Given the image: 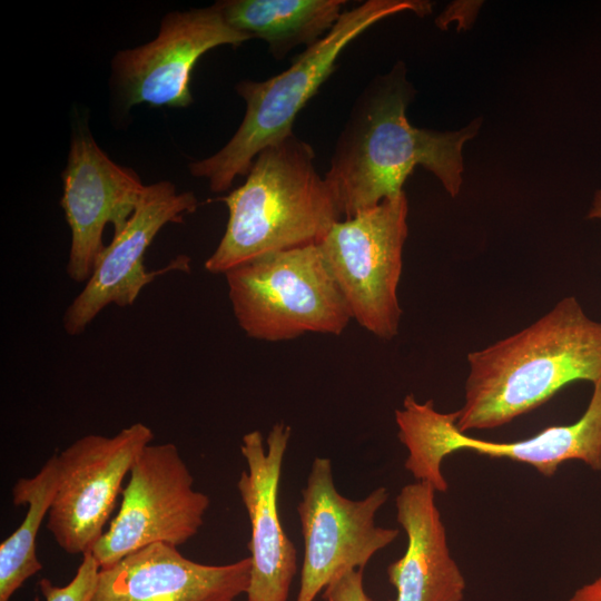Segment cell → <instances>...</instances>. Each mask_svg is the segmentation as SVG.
<instances>
[{
    "instance_id": "ffe728a7",
    "label": "cell",
    "mask_w": 601,
    "mask_h": 601,
    "mask_svg": "<svg viewBox=\"0 0 601 601\" xmlns=\"http://www.w3.org/2000/svg\"><path fill=\"white\" fill-rule=\"evenodd\" d=\"M326 601H373L364 589L363 570L348 569L338 573L324 589Z\"/></svg>"
},
{
    "instance_id": "e0dca14e",
    "label": "cell",
    "mask_w": 601,
    "mask_h": 601,
    "mask_svg": "<svg viewBox=\"0 0 601 601\" xmlns=\"http://www.w3.org/2000/svg\"><path fill=\"white\" fill-rule=\"evenodd\" d=\"M343 0H227L216 2L234 29L268 43L283 59L297 46H313L342 16Z\"/></svg>"
},
{
    "instance_id": "4fadbf2b",
    "label": "cell",
    "mask_w": 601,
    "mask_h": 601,
    "mask_svg": "<svg viewBox=\"0 0 601 601\" xmlns=\"http://www.w3.org/2000/svg\"><path fill=\"white\" fill-rule=\"evenodd\" d=\"M61 207L71 230L67 274L86 283L102 250L106 226L119 233L132 216L146 188L130 168L114 162L87 128L73 131L62 173Z\"/></svg>"
},
{
    "instance_id": "277c9868",
    "label": "cell",
    "mask_w": 601,
    "mask_h": 601,
    "mask_svg": "<svg viewBox=\"0 0 601 601\" xmlns=\"http://www.w3.org/2000/svg\"><path fill=\"white\" fill-rule=\"evenodd\" d=\"M406 10L424 16L431 12V3L365 1L344 11L331 31L306 48L282 73L264 81L238 82L235 89L246 104L240 126L219 151L189 164L190 174L207 179L214 193L227 190L236 177L248 174L263 149L293 134L297 114L335 70L341 52L374 23Z\"/></svg>"
},
{
    "instance_id": "52a82bcc",
    "label": "cell",
    "mask_w": 601,
    "mask_h": 601,
    "mask_svg": "<svg viewBox=\"0 0 601 601\" xmlns=\"http://www.w3.org/2000/svg\"><path fill=\"white\" fill-rule=\"evenodd\" d=\"M405 194L335 223L317 245L352 317L373 335L392 339L402 309L397 287L407 237Z\"/></svg>"
},
{
    "instance_id": "7c38bea8",
    "label": "cell",
    "mask_w": 601,
    "mask_h": 601,
    "mask_svg": "<svg viewBox=\"0 0 601 601\" xmlns=\"http://www.w3.org/2000/svg\"><path fill=\"white\" fill-rule=\"evenodd\" d=\"M252 38L230 27L216 3L169 12L154 40L116 53L112 83L127 109L140 104L186 107L193 102L189 86L197 60L213 48Z\"/></svg>"
},
{
    "instance_id": "ac0fdd59",
    "label": "cell",
    "mask_w": 601,
    "mask_h": 601,
    "mask_svg": "<svg viewBox=\"0 0 601 601\" xmlns=\"http://www.w3.org/2000/svg\"><path fill=\"white\" fill-rule=\"evenodd\" d=\"M57 481L53 454L36 475L19 479L11 489L13 504L28 505V510L18 529L0 544V601H10L29 578L42 570L36 540L56 494Z\"/></svg>"
},
{
    "instance_id": "9a60e30c",
    "label": "cell",
    "mask_w": 601,
    "mask_h": 601,
    "mask_svg": "<svg viewBox=\"0 0 601 601\" xmlns=\"http://www.w3.org/2000/svg\"><path fill=\"white\" fill-rule=\"evenodd\" d=\"M252 560L210 565L154 543L100 569L90 601H235L247 592Z\"/></svg>"
},
{
    "instance_id": "9c48e42d",
    "label": "cell",
    "mask_w": 601,
    "mask_h": 601,
    "mask_svg": "<svg viewBox=\"0 0 601 601\" xmlns=\"http://www.w3.org/2000/svg\"><path fill=\"white\" fill-rule=\"evenodd\" d=\"M388 499L380 486L361 500L342 495L328 457H315L297 505L304 539L300 584L296 601H314L342 571L364 570L375 553L400 531L378 526L377 511Z\"/></svg>"
},
{
    "instance_id": "6da1fadb",
    "label": "cell",
    "mask_w": 601,
    "mask_h": 601,
    "mask_svg": "<svg viewBox=\"0 0 601 601\" xmlns=\"http://www.w3.org/2000/svg\"><path fill=\"white\" fill-rule=\"evenodd\" d=\"M411 96L404 68L375 79L356 100L325 174L343 219L403 194L414 167L432 171L454 197L462 185L464 142L481 121L457 131L413 127L406 118Z\"/></svg>"
},
{
    "instance_id": "5b68a950",
    "label": "cell",
    "mask_w": 601,
    "mask_h": 601,
    "mask_svg": "<svg viewBox=\"0 0 601 601\" xmlns=\"http://www.w3.org/2000/svg\"><path fill=\"white\" fill-rule=\"evenodd\" d=\"M224 275L235 318L248 337L339 335L353 318L317 245L267 253Z\"/></svg>"
},
{
    "instance_id": "d6986e66",
    "label": "cell",
    "mask_w": 601,
    "mask_h": 601,
    "mask_svg": "<svg viewBox=\"0 0 601 601\" xmlns=\"http://www.w3.org/2000/svg\"><path fill=\"white\" fill-rule=\"evenodd\" d=\"M82 561L72 580L63 585H55L49 579L39 581V590L45 601H90L96 589L100 566L91 552L82 555Z\"/></svg>"
},
{
    "instance_id": "7402d4cb",
    "label": "cell",
    "mask_w": 601,
    "mask_h": 601,
    "mask_svg": "<svg viewBox=\"0 0 601 601\" xmlns=\"http://www.w3.org/2000/svg\"><path fill=\"white\" fill-rule=\"evenodd\" d=\"M589 219H601V189L597 190L593 197L592 206L588 214Z\"/></svg>"
},
{
    "instance_id": "7a4b0ae2",
    "label": "cell",
    "mask_w": 601,
    "mask_h": 601,
    "mask_svg": "<svg viewBox=\"0 0 601 601\" xmlns=\"http://www.w3.org/2000/svg\"><path fill=\"white\" fill-rule=\"evenodd\" d=\"M467 363L456 427L462 433L500 427L572 382L601 377V322L568 296L522 331L469 353Z\"/></svg>"
},
{
    "instance_id": "8992f818",
    "label": "cell",
    "mask_w": 601,
    "mask_h": 601,
    "mask_svg": "<svg viewBox=\"0 0 601 601\" xmlns=\"http://www.w3.org/2000/svg\"><path fill=\"white\" fill-rule=\"evenodd\" d=\"M592 385L589 405L577 422L548 426L530 439L504 443L460 432L456 412L441 413L432 400L420 403L408 394L402 408L395 410L397 437L408 453L404 466L416 481L427 482L441 493L447 491L441 464L459 450L529 464L548 477L571 460L601 471V377Z\"/></svg>"
},
{
    "instance_id": "3957f363",
    "label": "cell",
    "mask_w": 601,
    "mask_h": 601,
    "mask_svg": "<svg viewBox=\"0 0 601 601\" xmlns=\"http://www.w3.org/2000/svg\"><path fill=\"white\" fill-rule=\"evenodd\" d=\"M314 158L312 146L294 134L256 156L246 181L217 199L226 204L228 221L205 262L207 272L225 274L267 253L318 245L343 219Z\"/></svg>"
},
{
    "instance_id": "5bb4252c",
    "label": "cell",
    "mask_w": 601,
    "mask_h": 601,
    "mask_svg": "<svg viewBox=\"0 0 601 601\" xmlns=\"http://www.w3.org/2000/svg\"><path fill=\"white\" fill-rule=\"evenodd\" d=\"M292 428L275 423L263 435L255 430L242 439L240 453L247 470L237 482L250 522L248 549L252 560L246 601H287L297 573V550L283 529L277 506L284 456Z\"/></svg>"
},
{
    "instance_id": "44dd1931",
    "label": "cell",
    "mask_w": 601,
    "mask_h": 601,
    "mask_svg": "<svg viewBox=\"0 0 601 601\" xmlns=\"http://www.w3.org/2000/svg\"><path fill=\"white\" fill-rule=\"evenodd\" d=\"M568 601H601V577L578 588Z\"/></svg>"
},
{
    "instance_id": "8fae6325",
    "label": "cell",
    "mask_w": 601,
    "mask_h": 601,
    "mask_svg": "<svg viewBox=\"0 0 601 601\" xmlns=\"http://www.w3.org/2000/svg\"><path fill=\"white\" fill-rule=\"evenodd\" d=\"M194 193H178L162 180L146 186L136 209L111 243L102 250L82 290L67 307L62 324L70 336L80 335L108 305H132L154 278L171 270L189 272V257L179 255L165 267L148 272L144 256L159 230L169 223H181L196 210Z\"/></svg>"
},
{
    "instance_id": "ba28073f",
    "label": "cell",
    "mask_w": 601,
    "mask_h": 601,
    "mask_svg": "<svg viewBox=\"0 0 601 601\" xmlns=\"http://www.w3.org/2000/svg\"><path fill=\"white\" fill-rule=\"evenodd\" d=\"M173 443L148 444L135 461L121 504L91 550L100 569L154 543L179 546L194 538L210 505Z\"/></svg>"
},
{
    "instance_id": "30bf717a",
    "label": "cell",
    "mask_w": 601,
    "mask_h": 601,
    "mask_svg": "<svg viewBox=\"0 0 601 601\" xmlns=\"http://www.w3.org/2000/svg\"><path fill=\"white\" fill-rule=\"evenodd\" d=\"M154 433L144 423L114 436L85 435L57 456V490L47 515V530L69 554H86L102 536L121 483Z\"/></svg>"
},
{
    "instance_id": "2e32d148",
    "label": "cell",
    "mask_w": 601,
    "mask_h": 601,
    "mask_svg": "<svg viewBox=\"0 0 601 601\" xmlns=\"http://www.w3.org/2000/svg\"><path fill=\"white\" fill-rule=\"evenodd\" d=\"M434 487L416 481L395 499L396 519L407 536L402 558L387 566L393 601H463L465 579L450 554Z\"/></svg>"
}]
</instances>
